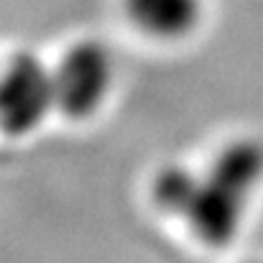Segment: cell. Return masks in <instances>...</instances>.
Segmentation results:
<instances>
[{
    "label": "cell",
    "mask_w": 263,
    "mask_h": 263,
    "mask_svg": "<svg viewBox=\"0 0 263 263\" xmlns=\"http://www.w3.org/2000/svg\"><path fill=\"white\" fill-rule=\"evenodd\" d=\"M261 184L263 143L235 138L202 172L181 164L164 166L151 184V197L164 215L186 222L197 240L222 248L238 235L248 202Z\"/></svg>",
    "instance_id": "obj_1"
},
{
    "label": "cell",
    "mask_w": 263,
    "mask_h": 263,
    "mask_svg": "<svg viewBox=\"0 0 263 263\" xmlns=\"http://www.w3.org/2000/svg\"><path fill=\"white\" fill-rule=\"evenodd\" d=\"M51 72L57 110H62L72 120H85L95 115L105 105L115 80L112 54L95 39L72 44L57 59V64H51Z\"/></svg>",
    "instance_id": "obj_2"
},
{
    "label": "cell",
    "mask_w": 263,
    "mask_h": 263,
    "mask_svg": "<svg viewBox=\"0 0 263 263\" xmlns=\"http://www.w3.org/2000/svg\"><path fill=\"white\" fill-rule=\"evenodd\" d=\"M57 110L54 72L33 51H15L3 72L0 123L8 136H28Z\"/></svg>",
    "instance_id": "obj_3"
},
{
    "label": "cell",
    "mask_w": 263,
    "mask_h": 263,
    "mask_svg": "<svg viewBox=\"0 0 263 263\" xmlns=\"http://www.w3.org/2000/svg\"><path fill=\"white\" fill-rule=\"evenodd\" d=\"M133 26L159 41L186 39L202 21L204 0H125Z\"/></svg>",
    "instance_id": "obj_4"
},
{
    "label": "cell",
    "mask_w": 263,
    "mask_h": 263,
    "mask_svg": "<svg viewBox=\"0 0 263 263\" xmlns=\"http://www.w3.org/2000/svg\"><path fill=\"white\" fill-rule=\"evenodd\" d=\"M251 263H263V261H251Z\"/></svg>",
    "instance_id": "obj_5"
}]
</instances>
